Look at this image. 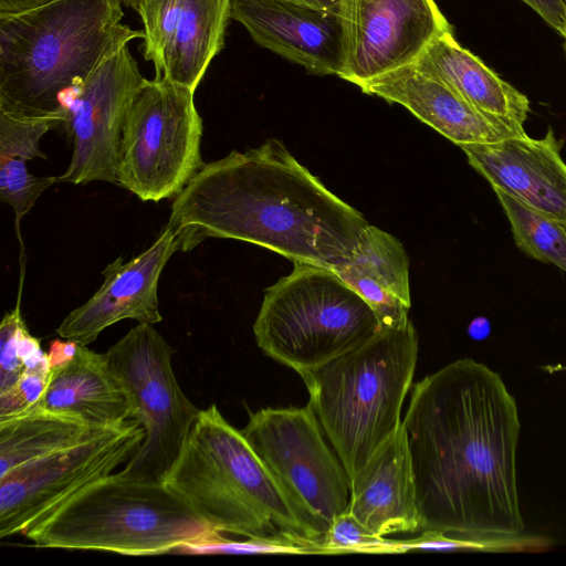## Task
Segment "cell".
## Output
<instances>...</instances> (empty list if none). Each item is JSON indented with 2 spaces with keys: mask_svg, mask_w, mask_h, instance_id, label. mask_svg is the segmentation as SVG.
Instances as JSON below:
<instances>
[{
  "mask_svg": "<svg viewBox=\"0 0 566 566\" xmlns=\"http://www.w3.org/2000/svg\"><path fill=\"white\" fill-rule=\"evenodd\" d=\"M439 78L482 113L525 132L530 99L464 49L453 32L437 36L413 62Z\"/></svg>",
  "mask_w": 566,
  "mask_h": 566,
  "instance_id": "cell-20",
  "label": "cell"
},
{
  "mask_svg": "<svg viewBox=\"0 0 566 566\" xmlns=\"http://www.w3.org/2000/svg\"><path fill=\"white\" fill-rule=\"evenodd\" d=\"M202 133L195 91L165 77L148 80L122 129L117 184L142 201L176 197L203 166Z\"/></svg>",
  "mask_w": 566,
  "mask_h": 566,
  "instance_id": "cell-8",
  "label": "cell"
},
{
  "mask_svg": "<svg viewBox=\"0 0 566 566\" xmlns=\"http://www.w3.org/2000/svg\"><path fill=\"white\" fill-rule=\"evenodd\" d=\"M122 0H52L0 15V112L62 127L66 95L144 32L122 22Z\"/></svg>",
  "mask_w": 566,
  "mask_h": 566,
  "instance_id": "cell-3",
  "label": "cell"
},
{
  "mask_svg": "<svg viewBox=\"0 0 566 566\" xmlns=\"http://www.w3.org/2000/svg\"><path fill=\"white\" fill-rule=\"evenodd\" d=\"M145 438L134 419L0 478V537L24 534L74 496L114 473Z\"/></svg>",
  "mask_w": 566,
  "mask_h": 566,
  "instance_id": "cell-11",
  "label": "cell"
},
{
  "mask_svg": "<svg viewBox=\"0 0 566 566\" xmlns=\"http://www.w3.org/2000/svg\"><path fill=\"white\" fill-rule=\"evenodd\" d=\"M379 329L369 305L335 271L301 262L265 290L253 324L259 348L298 375L364 345Z\"/></svg>",
  "mask_w": 566,
  "mask_h": 566,
  "instance_id": "cell-7",
  "label": "cell"
},
{
  "mask_svg": "<svg viewBox=\"0 0 566 566\" xmlns=\"http://www.w3.org/2000/svg\"><path fill=\"white\" fill-rule=\"evenodd\" d=\"M359 88L366 94L402 105L459 147L490 144L525 134L482 113L415 63L375 77Z\"/></svg>",
  "mask_w": 566,
  "mask_h": 566,
  "instance_id": "cell-18",
  "label": "cell"
},
{
  "mask_svg": "<svg viewBox=\"0 0 566 566\" xmlns=\"http://www.w3.org/2000/svg\"><path fill=\"white\" fill-rule=\"evenodd\" d=\"M41 352L40 339L29 333L22 318L19 298L17 306L6 313L0 326V392L11 388L27 363Z\"/></svg>",
  "mask_w": 566,
  "mask_h": 566,
  "instance_id": "cell-26",
  "label": "cell"
},
{
  "mask_svg": "<svg viewBox=\"0 0 566 566\" xmlns=\"http://www.w3.org/2000/svg\"><path fill=\"white\" fill-rule=\"evenodd\" d=\"M123 3H125L128 7H132L134 9L137 0H122Z\"/></svg>",
  "mask_w": 566,
  "mask_h": 566,
  "instance_id": "cell-37",
  "label": "cell"
},
{
  "mask_svg": "<svg viewBox=\"0 0 566 566\" xmlns=\"http://www.w3.org/2000/svg\"><path fill=\"white\" fill-rule=\"evenodd\" d=\"M402 418L419 532L485 538L525 533L517 491V405L501 375L461 358L412 385Z\"/></svg>",
  "mask_w": 566,
  "mask_h": 566,
  "instance_id": "cell-1",
  "label": "cell"
},
{
  "mask_svg": "<svg viewBox=\"0 0 566 566\" xmlns=\"http://www.w3.org/2000/svg\"><path fill=\"white\" fill-rule=\"evenodd\" d=\"M147 81L125 44L66 95L62 128L73 144V155L59 182L117 184L122 129L133 99Z\"/></svg>",
  "mask_w": 566,
  "mask_h": 566,
  "instance_id": "cell-12",
  "label": "cell"
},
{
  "mask_svg": "<svg viewBox=\"0 0 566 566\" xmlns=\"http://www.w3.org/2000/svg\"><path fill=\"white\" fill-rule=\"evenodd\" d=\"M59 127L53 119H21L0 112V157H18L28 160L46 158L40 149L41 137Z\"/></svg>",
  "mask_w": 566,
  "mask_h": 566,
  "instance_id": "cell-30",
  "label": "cell"
},
{
  "mask_svg": "<svg viewBox=\"0 0 566 566\" xmlns=\"http://www.w3.org/2000/svg\"><path fill=\"white\" fill-rule=\"evenodd\" d=\"M24 535L40 547L134 556L224 541L161 481L119 472L85 489Z\"/></svg>",
  "mask_w": 566,
  "mask_h": 566,
  "instance_id": "cell-6",
  "label": "cell"
},
{
  "mask_svg": "<svg viewBox=\"0 0 566 566\" xmlns=\"http://www.w3.org/2000/svg\"><path fill=\"white\" fill-rule=\"evenodd\" d=\"M340 78L364 83L416 62L437 38L453 32L434 0H342Z\"/></svg>",
  "mask_w": 566,
  "mask_h": 566,
  "instance_id": "cell-13",
  "label": "cell"
},
{
  "mask_svg": "<svg viewBox=\"0 0 566 566\" xmlns=\"http://www.w3.org/2000/svg\"><path fill=\"white\" fill-rule=\"evenodd\" d=\"M333 271L369 305L380 328L401 327L410 321V305L388 287L349 264H343Z\"/></svg>",
  "mask_w": 566,
  "mask_h": 566,
  "instance_id": "cell-28",
  "label": "cell"
},
{
  "mask_svg": "<svg viewBox=\"0 0 566 566\" xmlns=\"http://www.w3.org/2000/svg\"><path fill=\"white\" fill-rule=\"evenodd\" d=\"M32 408L74 416L96 428L118 426L130 419L126 394L105 354L82 344L69 364L51 369L48 386L29 409Z\"/></svg>",
  "mask_w": 566,
  "mask_h": 566,
  "instance_id": "cell-21",
  "label": "cell"
},
{
  "mask_svg": "<svg viewBox=\"0 0 566 566\" xmlns=\"http://www.w3.org/2000/svg\"><path fill=\"white\" fill-rule=\"evenodd\" d=\"M51 376L48 354L43 350L32 357L18 381L0 392V418L25 411L42 396Z\"/></svg>",
  "mask_w": 566,
  "mask_h": 566,
  "instance_id": "cell-31",
  "label": "cell"
},
{
  "mask_svg": "<svg viewBox=\"0 0 566 566\" xmlns=\"http://www.w3.org/2000/svg\"><path fill=\"white\" fill-rule=\"evenodd\" d=\"M52 0H0V15L28 11Z\"/></svg>",
  "mask_w": 566,
  "mask_h": 566,
  "instance_id": "cell-34",
  "label": "cell"
},
{
  "mask_svg": "<svg viewBox=\"0 0 566 566\" xmlns=\"http://www.w3.org/2000/svg\"><path fill=\"white\" fill-rule=\"evenodd\" d=\"M468 332L472 338L482 340L490 335L491 324L485 317H476L471 322Z\"/></svg>",
  "mask_w": 566,
  "mask_h": 566,
  "instance_id": "cell-35",
  "label": "cell"
},
{
  "mask_svg": "<svg viewBox=\"0 0 566 566\" xmlns=\"http://www.w3.org/2000/svg\"><path fill=\"white\" fill-rule=\"evenodd\" d=\"M510 222L516 247L566 273V222L493 189Z\"/></svg>",
  "mask_w": 566,
  "mask_h": 566,
  "instance_id": "cell-23",
  "label": "cell"
},
{
  "mask_svg": "<svg viewBox=\"0 0 566 566\" xmlns=\"http://www.w3.org/2000/svg\"><path fill=\"white\" fill-rule=\"evenodd\" d=\"M231 0H137L145 60L155 77L196 91L224 45Z\"/></svg>",
  "mask_w": 566,
  "mask_h": 566,
  "instance_id": "cell-14",
  "label": "cell"
},
{
  "mask_svg": "<svg viewBox=\"0 0 566 566\" xmlns=\"http://www.w3.org/2000/svg\"><path fill=\"white\" fill-rule=\"evenodd\" d=\"M345 264L376 280L411 306L409 259L400 241L391 234L368 224Z\"/></svg>",
  "mask_w": 566,
  "mask_h": 566,
  "instance_id": "cell-24",
  "label": "cell"
},
{
  "mask_svg": "<svg viewBox=\"0 0 566 566\" xmlns=\"http://www.w3.org/2000/svg\"><path fill=\"white\" fill-rule=\"evenodd\" d=\"M80 343L73 339H54L50 343L48 359L51 369H56L69 364L76 355Z\"/></svg>",
  "mask_w": 566,
  "mask_h": 566,
  "instance_id": "cell-33",
  "label": "cell"
},
{
  "mask_svg": "<svg viewBox=\"0 0 566 566\" xmlns=\"http://www.w3.org/2000/svg\"><path fill=\"white\" fill-rule=\"evenodd\" d=\"M417 359L418 334L409 321L300 374L307 405L349 480L400 428Z\"/></svg>",
  "mask_w": 566,
  "mask_h": 566,
  "instance_id": "cell-5",
  "label": "cell"
},
{
  "mask_svg": "<svg viewBox=\"0 0 566 566\" xmlns=\"http://www.w3.org/2000/svg\"><path fill=\"white\" fill-rule=\"evenodd\" d=\"M552 545L548 537L536 534L465 538L441 532L423 531L418 537L399 541L400 553L413 549L461 551L486 553L543 552Z\"/></svg>",
  "mask_w": 566,
  "mask_h": 566,
  "instance_id": "cell-25",
  "label": "cell"
},
{
  "mask_svg": "<svg viewBox=\"0 0 566 566\" xmlns=\"http://www.w3.org/2000/svg\"><path fill=\"white\" fill-rule=\"evenodd\" d=\"M55 182L59 177L30 174L25 159L0 157V200L13 209L17 229L40 195Z\"/></svg>",
  "mask_w": 566,
  "mask_h": 566,
  "instance_id": "cell-27",
  "label": "cell"
},
{
  "mask_svg": "<svg viewBox=\"0 0 566 566\" xmlns=\"http://www.w3.org/2000/svg\"><path fill=\"white\" fill-rule=\"evenodd\" d=\"M161 482L213 531L318 554L323 543L302 520L241 430L216 405L200 410Z\"/></svg>",
  "mask_w": 566,
  "mask_h": 566,
  "instance_id": "cell-4",
  "label": "cell"
},
{
  "mask_svg": "<svg viewBox=\"0 0 566 566\" xmlns=\"http://www.w3.org/2000/svg\"><path fill=\"white\" fill-rule=\"evenodd\" d=\"M315 8L340 12L342 0H292Z\"/></svg>",
  "mask_w": 566,
  "mask_h": 566,
  "instance_id": "cell-36",
  "label": "cell"
},
{
  "mask_svg": "<svg viewBox=\"0 0 566 566\" xmlns=\"http://www.w3.org/2000/svg\"><path fill=\"white\" fill-rule=\"evenodd\" d=\"M174 349L148 323H138L105 353L126 394L130 419L144 429L136 453L118 471L145 481H161L189 434L200 409L182 392L175 377Z\"/></svg>",
  "mask_w": 566,
  "mask_h": 566,
  "instance_id": "cell-9",
  "label": "cell"
},
{
  "mask_svg": "<svg viewBox=\"0 0 566 566\" xmlns=\"http://www.w3.org/2000/svg\"><path fill=\"white\" fill-rule=\"evenodd\" d=\"M230 18L251 38L308 73L339 75L344 67L340 12L292 0H231Z\"/></svg>",
  "mask_w": 566,
  "mask_h": 566,
  "instance_id": "cell-16",
  "label": "cell"
},
{
  "mask_svg": "<svg viewBox=\"0 0 566 566\" xmlns=\"http://www.w3.org/2000/svg\"><path fill=\"white\" fill-rule=\"evenodd\" d=\"M177 250V234L167 224L144 252L126 262L118 256L106 265L101 287L62 321L56 328L59 336L90 345L105 328L122 319L159 323V277Z\"/></svg>",
  "mask_w": 566,
  "mask_h": 566,
  "instance_id": "cell-15",
  "label": "cell"
},
{
  "mask_svg": "<svg viewBox=\"0 0 566 566\" xmlns=\"http://www.w3.org/2000/svg\"><path fill=\"white\" fill-rule=\"evenodd\" d=\"M349 512L370 533L419 532L417 492L403 426L349 480Z\"/></svg>",
  "mask_w": 566,
  "mask_h": 566,
  "instance_id": "cell-19",
  "label": "cell"
},
{
  "mask_svg": "<svg viewBox=\"0 0 566 566\" xmlns=\"http://www.w3.org/2000/svg\"><path fill=\"white\" fill-rule=\"evenodd\" d=\"M302 520L324 539L349 505V478L312 409L263 408L241 430Z\"/></svg>",
  "mask_w": 566,
  "mask_h": 566,
  "instance_id": "cell-10",
  "label": "cell"
},
{
  "mask_svg": "<svg viewBox=\"0 0 566 566\" xmlns=\"http://www.w3.org/2000/svg\"><path fill=\"white\" fill-rule=\"evenodd\" d=\"M167 224L181 251L208 238L234 239L333 270L348 262L369 223L269 139L203 164L175 197Z\"/></svg>",
  "mask_w": 566,
  "mask_h": 566,
  "instance_id": "cell-2",
  "label": "cell"
},
{
  "mask_svg": "<svg viewBox=\"0 0 566 566\" xmlns=\"http://www.w3.org/2000/svg\"><path fill=\"white\" fill-rule=\"evenodd\" d=\"M460 148L493 189L566 222V163L552 128L542 138L525 133Z\"/></svg>",
  "mask_w": 566,
  "mask_h": 566,
  "instance_id": "cell-17",
  "label": "cell"
},
{
  "mask_svg": "<svg viewBox=\"0 0 566 566\" xmlns=\"http://www.w3.org/2000/svg\"><path fill=\"white\" fill-rule=\"evenodd\" d=\"M322 553H400V548L399 541L370 533L346 511L329 525L318 551Z\"/></svg>",
  "mask_w": 566,
  "mask_h": 566,
  "instance_id": "cell-29",
  "label": "cell"
},
{
  "mask_svg": "<svg viewBox=\"0 0 566 566\" xmlns=\"http://www.w3.org/2000/svg\"><path fill=\"white\" fill-rule=\"evenodd\" d=\"M566 40L565 0H522Z\"/></svg>",
  "mask_w": 566,
  "mask_h": 566,
  "instance_id": "cell-32",
  "label": "cell"
},
{
  "mask_svg": "<svg viewBox=\"0 0 566 566\" xmlns=\"http://www.w3.org/2000/svg\"><path fill=\"white\" fill-rule=\"evenodd\" d=\"M103 429L74 416L33 408L0 418V478L76 446Z\"/></svg>",
  "mask_w": 566,
  "mask_h": 566,
  "instance_id": "cell-22",
  "label": "cell"
},
{
  "mask_svg": "<svg viewBox=\"0 0 566 566\" xmlns=\"http://www.w3.org/2000/svg\"><path fill=\"white\" fill-rule=\"evenodd\" d=\"M565 2H566V0H565ZM565 52H566V40H565Z\"/></svg>",
  "mask_w": 566,
  "mask_h": 566,
  "instance_id": "cell-38",
  "label": "cell"
}]
</instances>
